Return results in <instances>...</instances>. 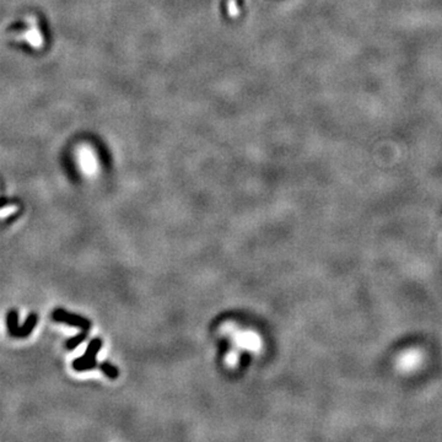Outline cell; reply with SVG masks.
Wrapping results in <instances>:
<instances>
[{
	"instance_id": "cell-1",
	"label": "cell",
	"mask_w": 442,
	"mask_h": 442,
	"mask_svg": "<svg viewBox=\"0 0 442 442\" xmlns=\"http://www.w3.org/2000/svg\"><path fill=\"white\" fill-rule=\"evenodd\" d=\"M424 355L416 348H410L402 352L397 358V368L402 372H413L422 366Z\"/></svg>"
},
{
	"instance_id": "cell-9",
	"label": "cell",
	"mask_w": 442,
	"mask_h": 442,
	"mask_svg": "<svg viewBox=\"0 0 442 442\" xmlns=\"http://www.w3.org/2000/svg\"><path fill=\"white\" fill-rule=\"evenodd\" d=\"M86 336H88V332H86V330H82L80 334H78V336H72V338H70L69 340H66V349H68V350L75 349V348L79 346L80 344H82V342L85 340Z\"/></svg>"
},
{
	"instance_id": "cell-5",
	"label": "cell",
	"mask_w": 442,
	"mask_h": 442,
	"mask_svg": "<svg viewBox=\"0 0 442 442\" xmlns=\"http://www.w3.org/2000/svg\"><path fill=\"white\" fill-rule=\"evenodd\" d=\"M79 160L80 164H82V168L85 170L86 172H91L95 170V165H96V158L94 155L92 150L88 149V148H82L79 152Z\"/></svg>"
},
{
	"instance_id": "cell-4",
	"label": "cell",
	"mask_w": 442,
	"mask_h": 442,
	"mask_svg": "<svg viewBox=\"0 0 442 442\" xmlns=\"http://www.w3.org/2000/svg\"><path fill=\"white\" fill-rule=\"evenodd\" d=\"M28 22L30 28L25 34H21V38L24 41H26L30 46H32L34 48H41L43 46V36L40 31L38 25H37V21L34 18H28Z\"/></svg>"
},
{
	"instance_id": "cell-7",
	"label": "cell",
	"mask_w": 442,
	"mask_h": 442,
	"mask_svg": "<svg viewBox=\"0 0 442 442\" xmlns=\"http://www.w3.org/2000/svg\"><path fill=\"white\" fill-rule=\"evenodd\" d=\"M72 368H74L75 371H88V370H92V368H98V362L97 360H88L85 358H78L72 361Z\"/></svg>"
},
{
	"instance_id": "cell-10",
	"label": "cell",
	"mask_w": 442,
	"mask_h": 442,
	"mask_svg": "<svg viewBox=\"0 0 442 442\" xmlns=\"http://www.w3.org/2000/svg\"><path fill=\"white\" fill-rule=\"evenodd\" d=\"M16 210H18V208L16 206H6V208H4V209H2L0 210V218H5V216H8V215H10V214H12V212H15Z\"/></svg>"
},
{
	"instance_id": "cell-3",
	"label": "cell",
	"mask_w": 442,
	"mask_h": 442,
	"mask_svg": "<svg viewBox=\"0 0 442 442\" xmlns=\"http://www.w3.org/2000/svg\"><path fill=\"white\" fill-rule=\"evenodd\" d=\"M53 320H56V322H62L66 323V324L72 326V327H78L80 328V330L86 332L91 328V322L88 320V318L78 316V314H70V312H66V310L62 308L56 310V311L53 312Z\"/></svg>"
},
{
	"instance_id": "cell-8",
	"label": "cell",
	"mask_w": 442,
	"mask_h": 442,
	"mask_svg": "<svg viewBox=\"0 0 442 442\" xmlns=\"http://www.w3.org/2000/svg\"><path fill=\"white\" fill-rule=\"evenodd\" d=\"M98 368L104 374V376H107L110 380H116L118 378V376H120V371H118V368H114L112 364L106 362V361L98 364Z\"/></svg>"
},
{
	"instance_id": "cell-2",
	"label": "cell",
	"mask_w": 442,
	"mask_h": 442,
	"mask_svg": "<svg viewBox=\"0 0 442 442\" xmlns=\"http://www.w3.org/2000/svg\"><path fill=\"white\" fill-rule=\"evenodd\" d=\"M37 323V316L34 314H31L26 320L25 324L22 327H18V314L16 311H10L8 314V327H9L10 334L16 338H25L31 334V332L34 330V326Z\"/></svg>"
},
{
	"instance_id": "cell-6",
	"label": "cell",
	"mask_w": 442,
	"mask_h": 442,
	"mask_svg": "<svg viewBox=\"0 0 442 442\" xmlns=\"http://www.w3.org/2000/svg\"><path fill=\"white\" fill-rule=\"evenodd\" d=\"M102 344H104L102 339L100 338L92 339V340L88 343V348H86L85 354L82 355V358H85V359L88 360H96V355L98 354V352L101 350Z\"/></svg>"
}]
</instances>
